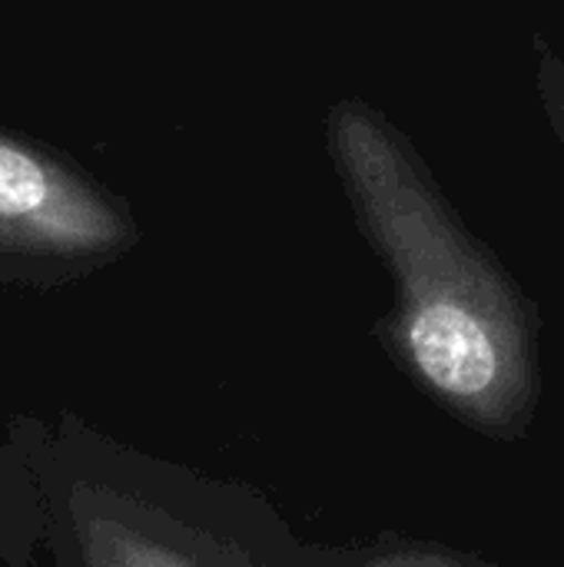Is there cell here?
<instances>
[{
  "instance_id": "obj_3",
  "label": "cell",
  "mask_w": 564,
  "mask_h": 567,
  "mask_svg": "<svg viewBox=\"0 0 564 567\" xmlns=\"http://www.w3.org/2000/svg\"><path fill=\"white\" fill-rule=\"evenodd\" d=\"M76 538L86 567H269L243 545L136 502L80 508Z\"/></svg>"
},
{
  "instance_id": "obj_2",
  "label": "cell",
  "mask_w": 564,
  "mask_h": 567,
  "mask_svg": "<svg viewBox=\"0 0 564 567\" xmlns=\"http://www.w3.org/2000/svg\"><path fill=\"white\" fill-rule=\"evenodd\" d=\"M130 239L126 213L100 189L0 133V252L93 259Z\"/></svg>"
},
{
  "instance_id": "obj_5",
  "label": "cell",
  "mask_w": 564,
  "mask_h": 567,
  "mask_svg": "<svg viewBox=\"0 0 564 567\" xmlns=\"http://www.w3.org/2000/svg\"><path fill=\"white\" fill-rule=\"evenodd\" d=\"M539 47V66H535V93H539V103L552 123V133L555 140L562 143L564 150V60L539 37L535 40Z\"/></svg>"
},
{
  "instance_id": "obj_4",
  "label": "cell",
  "mask_w": 564,
  "mask_h": 567,
  "mask_svg": "<svg viewBox=\"0 0 564 567\" xmlns=\"http://www.w3.org/2000/svg\"><path fill=\"white\" fill-rule=\"evenodd\" d=\"M336 567H492L459 555L445 548H429V545H379V548H362L346 558H339Z\"/></svg>"
},
{
  "instance_id": "obj_1",
  "label": "cell",
  "mask_w": 564,
  "mask_h": 567,
  "mask_svg": "<svg viewBox=\"0 0 564 567\" xmlns=\"http://www.w3.org/2000/svg\"><path fill=\"white\" fill-rule=\"evenodd\" d=\"M352 219L392 279L379 326L396 362L455 419L519 435L539 399V309L449 203L412 140L362 96L326 113Z\"/></svg>"
}]
</instances>
